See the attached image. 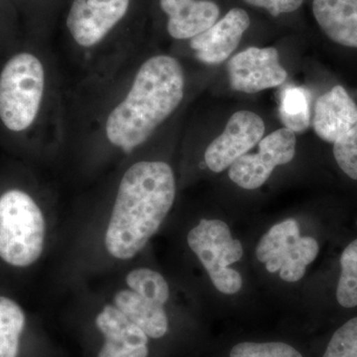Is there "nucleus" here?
Listing matches in <instances>:
<instances>
[{
	"label": "nucleus",
	"instance_id": "f257e3e1",
	"mask_svg": "<svg viewBox=\"0 0 357 357\" xmlns=\"http://www.w3.org/2000/svg\"><path fill=\"white\" fill-rule=\"evenodd\" d=\"M175 198V175L169 164L139 161L129 167L105 229L107 253L121 261L139 255L172 210Z\"/></svg>",
	"mask_w": 357,
	"mask_h": 357
},
{
	"label": "nucleus",
	"instance_id": "f03ea898",
	"mask_svg": "<svg viewBox=\"0 0 357 357\" xmlns=\"http://www.w3.org/2000/svg\"><path fill=\"white\" fill-rule=\"evenodd\" d=\"M184 93V70L177 59L168 55L148 59L126 96L107 114L105 135L109 144L124 153L144 144L178 109Z\"/></svg>",
	"mask_w": 357,
	"mask_h": 357
},
{
	"label": "nucleus",
	"instance_id": "7ed1b4c3",
	"mask_svg": "<svg viewBox=\"0 0 357 357\" xmlns=\"http://www.w3.org/2000/svg\"><path fill=\"white\" fill-rule=\"evenodd\" d=\"M124 282L109 302L139 326L164 354L184 347L188 337L178 333L167 312L170 288L163 275L151 268H133Z\"/></svg>",
	"mask_w": 357,
	"mask_h": 357
},
{
	"label": "nucleus",
	"instance_id": "20e7f679",
	"mask_svg": "<svg viewBox=\"0 0 357 357\" xmlns=\"http://www.w3.org/2000/svg\"><path fill=\"white\" fill-rule=\"evenodd\" d=\"M46 220L27 192L9 190L0 196V258L14 267L31 266L43 253Z\"/></svg>",
	"mask_w": 357,
	"mask_h": 357
},
{
	"label": "nucleus",
	"instance_id": "39448f33",
	"mask_svg": "<svg viewBox=\"0 0 357 357\" xmlns=\"http://www.w3.org/2000/svg\"><path fill=\"white\" fill-rule=\"evenodd\" d=\"M46 74L36 56H13L0 74V119L9 130L21 132L34 123L43 100Z\"/></svg>",
	"mask_w": 357,
	"mask_h": 357
},
{
	"label": "nucleus",
	"instance_id": "423d86ee",
	"mask_svg": "<svg viewBox=\"0 0 357 357\" xmlns=\"http://www.w3.org/2000/svg\"><path fill=\"white\" fill-rule=\"evenodd\" d=\"M84 357H163L164 354L121 310L107 302L79 328Z\"/></svg>",
	"mask_w": 357,
	"mask_h": 357
},
{
	"label": "nucleus",
	"instance_id": "0eeeda50",
	"mask_svg": "<svg viewBox=\"0 0 357 357\" xmlns=\"http://www.w3.org/2000/svg\"><path fill=\"white\" fill-rule=\"evenodd\" d=\"M188 245L198 257L218 292L234 295L243 288V277L230 268L243 258V246L220 220H201L190 230Z\"/></svg>",
	"mask_w": 357,
	"mask_h": 357
},
{
	"label": "nucleus",
	"instance_id": "6e6552de",
	"mask_svg": "<svg viewBox=\"0 0 357 357\" xmlns=\"http://www.w3.org/2000/svg\"><path fill=\"white\" fill-rule=\"evenodd\" d=\"M318 241L311 236H301L299 223L287 218L276 223L260 239L256 257L264 263L268 272H279L288 283L300 281L307 266L319 255Z\"/></svg>",
	"mask_w": 357,
	"mask_h": 357
},
{
	"label": "nucleus",
	"instance_id": "1a4fd4ad",
	"mask_svg": "<svg viewBox=\"0 0 357 357\" xmlns=\"http://www.w3.org/2000/svg\"><path fill=\"white\" fill-rule=\"evenodd\" d=\"M296 135L288 128L274 131L260 140L258 153L245 154L229 167V177L244 190H256L269 178L274 169L292 161Z\"/></svg>",
	"mask_w": 357,
	"mask_h": 357
},
{
	"label": "nucleus",
	"instance_id": "9d476101",
	"mask_svg": "<svg viewBox=\"0 0 357 357\" xmlns=\"http://www.w3.org/2000/svg\"><path fill=\"white\" fill-rule=\"evenodd\" d=\"M130 0H74L67 27L75 43L93 48L102 43L128 13Z\"/></svg>",
	"mask_w": 357,
	"mask_h": 357
},
{
	"label": "nucleus",
	"instance_id": "9b49d317",
	"mask_svg": "<svg viewBox=\"0 0 357 357\" xmlns=\"http://www.w3.org/2000/svg\"><path fill=\"white\" fill-rule=\"evenodd\" d=\"M264 132V121L259 115L248 110L236 112L225 131L206 148V165L215 173L227 170L259 143Z\"/></svg>",
	"mask_w": 357,
	"mask_h": 357
},
{
	"label": "nucleus",
	"instance_id": "f8f14e48",
	"mask_svg": "<svg viewBox=\"0 0 357 357\" xmlns=\"http://www.w3.org/2000/svg\"><path fill=\"white\" fill-rule=\"evenodd\" d=\"M230 88L244 93H256L285 83L287 72L282 67L275 48L246 49L227 64Z\"/></svg>",
	"mask_w": 357,
	"mask_h": 357
},
{
	"label": "nucleus",
	"instance_id": "ddd939ff",
	"mask_svg": "<svg viewBox=\"0 0 357 357\" xmlns=\"http://www.w3.org/2000/svg\"><path fill=\"white\" fill-rule=\"evenodd\" d=\"M250 26V18L241 8L230 9L215 24L194 37L190 46L199 62L218 65L225 62L236 51L244 32Z\"/></svg>",
	"mask_w": 357,
	"mask_h": 357
},
{
	"label": "nucleus",
	"instance_id": "4468645a",
	"mask_svg": "<svg viewBox=\"0 0 357 357\" xmlns=\"http://www.w3.org/2000/svg\"><path fill=\"white\" fill-rule=\"evenodd\" d=\"M28 326L22 307L0 296V357H48L46 344L30 337Z\"/></svg>",
	"mask_w": 357,
	"mask_h": 357
},
{
	"label": "nucleus",
	"instance_id": "2eb2a0df",
	"mask_svg": "<svg viewBox=\"0 0 357 357\" xmlns=\"http://www.w3.org/2000/svg\"><path fill=\"white\" fill-rule=\"evenodd\" d=\"M357 122V105L344 86H333L314 105V132L321 140L335 143Z\"/></svg>",
	"mask_w": 357,
	"mask_h": 357
},
{
	"label": "nucleus",
	"instance_id": "dca6fc26",
	"mask_svg": "<svg viewBox=\"0 0 357 357\" xmlns=\"http://www.w3.org/2000/svg\"><path fill=\"white\" fill-rule=\"evenodd\" d=\"M160 6L168 15L167 30L176 40H191L206 31L220 13L211 0H160Z\"/></svg>",
	"mask_w": 357,
	"mask_h": 357
},
{
	"label": "nucleus",
	"instance_id": "f3484780",
	"mask_svg": "<svg viewBox=\"0 0 357 357\" xmlns=\"http://www.w3.org/2000/svg\"><path fill=\"white\" fill-rule=\"evenodd\" d=\"M312 13L332 41L357 48V0H314Z\"/></svg>",
	"mask_w": 357,
	"mask_h": 357
},
{
	"label": "nucleus",
	"instance_id": "a211bd4d",
	"mask_svg": "<svg viewBox=\"0 0 357 357\" xmlns=\"http://www.w3.org/2000/svg\"><path fill=\"white\" fill-rule=\"evenodd\" d=\"M217 357H306L304 351L288 340L243 338L227 345Z\"/></svg>",
	"mask_w": 357,
	"mask_h": 357
},
{
	"label": "nucleus",
	"instance_id": "6ab92c4d",
	"mask_svg": "<svg viewBox=\"0 0 357 357\" xmlns=\"http://www.w3.org/2000/svg\"><path fill=\"white\" fill-rule=\"evenodd\" d=\"M279 115L285 128L303 132L310 126V95L307 89L289 86L282 91Z\"/></svg>",
	"mask_w": 357,
	"mask_h": 357
},
{
	"label": "nucleus",
	"instance_id": "aec40b11",
	"mask_svg": "<svg viewBox=\"0 0 357 357\" xmlns=\"http://www.w3.org/2000/svg\"><path fill=\"white\" fill-rule=\"evenodd\" d=\"M340 280L337 299L340 306L351 309L357 307V239L347 246L340 257Z\"/></svg>",
	"mask_w": 357,
	"mask_h": 357
},
{
	"label": "nucleus",
	"instance_id": "412c9836",
	"mask_svg": "<svg viewBox=\"0 0 357 357\" xmlns=\"http://www.w3.org/2000/svg\"><path fill=\"white\" fill-rule=\"evenodd\" d=\"M321 357H357V317L333 333Z\"/></svg>",
	"mask_w": 357,
	"mask_h": 357
},
{
	"label": "nucleus",
	"instance_id": "4be33fe9",
	"mask_svg": "<svg viewBox=\"0 0 357 357\" xmlns=\"http://www.w3.org/2000/svg\"><path fill=\"white\" fill-rule=\"evenodd\" d=\"M333 155L340 168L357 180V122L344 136L333 143Z\"/></svg>",
	"mask_w": 357,
	"mask_h": 357
},
{
	"label": "nucleus",
	"instance_id": "5701e85b",
	"mask_svg": "<svg viewBox=\"0 0 357 357\" xmlns=\"http://www.w3.org/2000/svg\"><path fill=\"white\" fill-rule=\"evenodd\" d=\"M250 6L266 9L273 16L290 13L297 10L304 0H244Z\"/></svg>",
	"mask_w": 357,
	"mask_h": 357
}]
</instances>
